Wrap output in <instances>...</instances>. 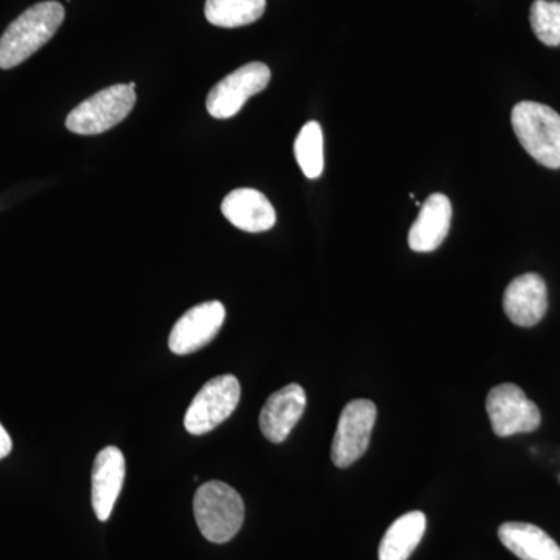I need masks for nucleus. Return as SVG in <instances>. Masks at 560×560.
Segmentation results:
<instances>
[{
  "label": "nucleus",
  "mask_w": 560,
  "mask_h": 560,
  "mask_svg": "<svg viewBox=\"0 0 560 560\" xmlns=\"http://www.w3.org/2000/svg\"><path fill=\"white\" fill-rule=\"evenodd\" d=\"M241 396V382L234 375L224 374L212 378L191 400L184 416V427L194 436L209 433L231 418Z\"/></svg>",
  "instance_id": "5"
},
{
  "label": "nucleus",
  "mask_w": 560,
  "mask_h": 560,
  "mask_svg": "<svg viewBox=\"0 0 560 560\" xmlns=\"http://www.w3.org/2000/svg\"><path fill=\"white\" fill-rule=\"evenodd\" d=\"M224 318L226 308L219 301L195 305L176 320L168 337V348L176 355L197 352L217 337Z\"/></svg>",
  "instance_id": "9"
},
{
  "label": "nucleus",
  "mask_w": 560,
  "mask_h": 560,
  "mask_svg": "<svg viewBox=\"0 0 560 560\" xmlns=\"http://www.w3.org/2000/svg\"><path fill=\"white\" fill-rule=\"evenodd\" d=\"M452 202L445 195L433 194L420 206L418 220L408 234V245L416 253L440 248L451 231Z\"/></svg>",
  "instance_id": "13"
},
{
  "label": "nucleus",
  "mask_w": 560,
  "mask_h": 560,
  "mask_svg": "<svg viewBox=\"0 0 560 560\" xmlns=\"http://www.w3.org/2000/svg\"><path fill=\"white\" fill-rule=\"evenodd\" d=\"M136 84H114L70 110L66 127L81 136L102 135L127 119L136 105Z\"/></svg>",
  "instance_id": "4"
},
{
  "label": "nucleus",
  "mask_w": 560,
  "mask_h": 560,
  "mask_svg": "<svg viewBox=\"0 0 560 560\" xmlns=\"http://www.w3.org/2000/svg\"><path fill=\"white\" fill-rule=\"evenodd\" d=\"M294 156L307 178H319L324 171V136L318 121H307L294 142Z\"/></svg>",
  "instance_id": "18"
},
{
  "label": "nucleus",
  "mask_w": 560,
  "mask_h": 560,
  "mask_svg": "<svg viewBox=\"0 0 560 560\" xmlns=\"http://www.w3.org/2000/svg\"><path fill=\"white\" fill-rule=\"evenodd\" d=\"M501 544L521 560H560V547L530 523L508 522L499 529Z\"/></svg>",
  "instance_id": "15"
},
{
  "label": "nucleus",
  "mask_w": 560,
  "mask_h": 560,
  "mask_svg": "<svg viewBox=\"0 0 560 560\" xmlns=\"http://www.w3.org/2000/svg\"><path fill=\"white\" fill-rule=\"evenodd\" d=\"M270 80L271 70L264 62H249L234 70L209 92L206 106L210 116L215 119H231L241 113L243 105L253 95L264 91Z\"/></svg>",
  "instance_id": "8"
},
{
  "label": "nucleus",
  "mask_w": 560,
  "mask_h": 560,
  "mask_svg": "<svg viewBox=\"0 0 560 560\" xmlns=\"http://www.w3.org/2000/svg\"><path fill=\"white\" fill-rule=\"evenodd\" d=\"M375 419L377 407L374 401L357 399L346 405L331 444V460L335 466L345 469L364 455L370 447Z\"/></svg>",
  "instance_id": "7"
},
{
  "label": "nucleus",
  "mask_w": 560,
  "mask_h": 560,
  "mask_svg": "<svg viewBox=\"0 0 560 560\" xmlns=\"http://www.w3.org/2000/svg\"><path fill=\"white\" fill-rule=\"evenodd\" d=\"M125 471L127 464L120 448L109 445L95 456L91 475V500L98 521L106 522L113 514L124 488Z\"/></svg>",
  "instance_id": "10"
},
{
  "label": "nucleus",
  "mask_w": 560,
  "mask_h": 560,
  "mask_svg": "<svg viewBox=\"0 0 560 560\" xmlns=\"http://www.w3.org/2000/svg\"><path fill=\"white\" fill-rule=\"evenodd\" d=\"M221 212L235 228L250 234L270 231L276 224V210L259 190L231 191L221 205Z\"/></svg>",
  "instance_id": "14"
},
{
  "label": "nucleus",
  "mask_w": 560,
  "mask_h": 560,
  "mask_svg": "<svg viewBox=\"0 0 560 560\" xmlns=\"http://www.w3.org/2000/svg\"><path fill=\"white\" fill-rule=\"evenodd\" d=\"M427 529L423 512L412 511L397 518L383 536L378 560H408Z\"/></svg>",
  "instance_id": "16"
},
{
  "label": "nucleus",
  "mask_w": 560,
  "mask_h": 560,
  "mask_svg": "<svg viewBox=\"0 0 560 560\" xmlns=\"http://www.w3.org/2000/svg\"><path fill=\"white\" fill-rule=\"evenodd\" d=\"M530 27L545 46H560L559 0H536L530 7Z\"/></svg>",
  "instance_id": "19"
},
{
  "label": "nucleus",
  "mask_w": 560,
  "mask_h": 560,
  "mask_svg": "<svg viewBox=\"0 0 560 560\" xmlns=\"http://www.w3.org/2000/svg\"><path fill=\"white\" fill-rule=\"evenodd\" d=\"M267 0H206V20L217 27L237 28L264 16Z\"/></svg>",
  "instance_id": "17"
},
{
  "label": "nucleus",
  "mask_w": 560,
  "mask_h": 560,
  "mask_svg": "<svg viewBox=\"0 0 560 560\" xmlns=\"http://www.w3.org/2000/svg\"><path fill=\"white\" fill-rule=\"evenodd\" d=\"M65 14L61 3L40 2L11 22L0 38V69L16 68L49 43L61 27Z\"/></svg>",
  "instance_id": "1"
},
{
  "label": "nucleus",
  "mask_w": 560,
  "mask_h": 560,
  "mask_svg": "<svg viewBox=\"0 0 560 560\" xmlns=\"http://www.w3.org/2000/svg\"><path fill=\"white\" fill-rule=\"evenodd\" d=\"M11 448H13V441H11L9 431L3 429L2 423H0V459L7 458L11 453Z\"/></svg>",
  "instance_id": "20"
},
{
  "label": "nucleus",
  "mask_w": 560,
  "mask_h": 560,
  "mask_svg": "<svg viewBox=\"0 0 560 560\" xmlns=\"http://www.w3.org/2000/svg\"><path fill=\"white\" fill-rule=\"evenodd\" d=\"M523 149L545 167L560 168V114L537 102H521L511 114Z\"/></svg>",
  "instance_id": "3"
},
{
  "label": "nucleus",
  "mask_w": 560,
  "mask_h": 560,
  "mask_svg": "<svg viewBox=\"0 0 560 560\" xmlns=\"http://www.w3.org/2000/svg\"><path fill=\"white\" fill-rule=\"evenodd\" d=\"M503 308L515 326H536L548 311L547 283L536 272L518 276L504 291Z\"/></svg>",
  "instance_id": "12"
},
{
  "label": "nucleus",
  "mask_w": 560,
  "mask_h": 560,
  "mask_svg": "<svg viewBox=\"0 0 560 560\" xmlns=\"http://www.w3.org/2000/svg\"><path fill=\"white\" fill-rule=\"evenodd\" d=\"M307 407V396L296 383L283 386L271 394L260 411L259 425L264 436L272 444H280L290 436Z\"/></svg>",
  "instance_id": "11"
},
{
  "label": "nucleus",
  "mask_w": 560,
  "mask_h": 560,
  "mask_svg": "<svg viewBox=\"0 0 560 560\" xmlns=\"http://www.w3.org/2000/svg\"><path fill=\"white\" fill-rule=\"evenodd\" d=\"M194 512L202 536L212 544H226L234 539L245 521L241 493L221 481L206 482L198 488Z\"/></svg>",
  "instance_id": "2"
},
{
  "label": "nucleus",
  "mask_w": 560,
  "mask_h": 560,
  "mask_svg": "<svg viewBox=\"0 0 560 560\" xmlns=\"http://www.w3.org/2000/svg\"><path fill=\"white\" fill-rule=\"evenodd\" d=\"M486 410L493 433L500 438L530 433L540 425L539 408L514 383H503L490 390Z\"/></svg>",
  "instance_id": "6"
}]
</instances>
